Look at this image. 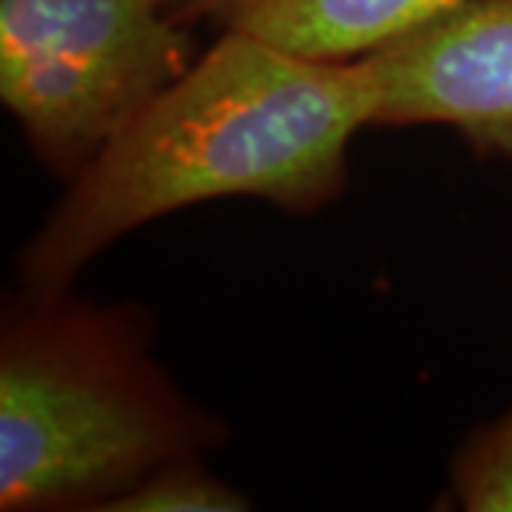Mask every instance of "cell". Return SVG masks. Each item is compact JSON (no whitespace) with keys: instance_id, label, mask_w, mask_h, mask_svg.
Wrapping results in <instances>:
<instances>
[{"instance_id":"1","label":"cell","mask_w":512,"mask_h":512,"mask_svg":"<svg viewBox=\"0 0 512 512\" xmlns=\"http://www.w3.org/2000/svg\"><path fill=\"white\" fill-rule=\"evenodd\" d=\"M365 60H313L222 29L66 185L18 251L20 288L72 291L83 268L148 222L214 200L313 214L348 188V148L376 123Z\"/></svg>"},{"instance_id":"2","label":"cell","mask_w":512,"mask_h":512,"mask_svg":"<svg viewBox=\"0 0 512 512\" xmlns=\"http://www.w3.org/2000/svg\"><path fill=\"white\" fill-rule=\"evenodd\" d=\"M225 439V421L157 359L140 302L26 288L3 302V512H103L151 470L205 458Z\"/></svg>"},{"instance_id":"3","label":"cell","mask_w":512,"mask_h":512,"mask_svg":"<svg viewBox=\"0 0 512 512\" xmlns=\"http://www.w3.org/2000/svg\"><path fill=\"white\" fill-rule=\"evenodd\" d=\"M194 60L163 0H0V100L63 185Z\"/></svg>"},{"instance_id":"4","label":"cell","mask_w":512,"mask_h":512,"mask_svg":"<svg viewBox=\"0 0 512 512\" xmlns=\"http://www.w3.org/2000/svg\"><path fill=\"white\" fill-rule=\"evenodd\" d=\"M362 60L373 126H447L478 160L512 163V0H464Z\"/></svg>"},{"instance_id":"5","label":"cell","mask_w":512,"mask_h":512,"mask_svg":"<svg viewBox=\"0 0 512 512\" xmlns=\"http://www.w3.org/2000/svg\"><path fill=\"white\" fill-rule=\"evenodd\" d=\"M464 0H194L185 20L205 18L293 55L350 63L441 18Z\"/></svg>"},{"instance_id":"6","label":"cell","mask_w":512,"mask_h":512,"mask_svg":"<svg viewBox=\"0 0 512 512\" xmlns=\"http://www.w3.org/2000/svg\"><path fill=\"white\" fill-rule=\"evenodd\" d=\"M447 501L467 512H512V404L461 439Z\"/></svg>"},{"instance_id":"7","label":"cell","mask_w":512,"mask_h":512,"mask_svg":"<svg viewBox=\"0 0 512 512\" xmlns=\"http://www.w3.org/2000/svg\"><path fill=\"white\" fill-rule=\"evenodd\" d=\"M251 498L208 470L205 458H180L151 470L103 512H239Z\"/></svg>"},{"instance_id":"8","label":"cell","mask_w":512,"mask_h":512,"mask_svg":"<svg viewBox=\"0 0 512 512\" xmlns=\"http://www.w3.org/2000/svg\"><path fill=\"white\" fill-rule=\"evenodd\" d=\"M163 3L168 6V9H174V12L185 20V12L191 9V3H194V0H163Z\"/></svg>"}]
</instances>
